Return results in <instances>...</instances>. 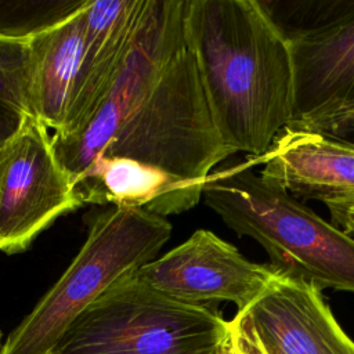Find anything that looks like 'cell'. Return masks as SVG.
Masks as SVG:
<instances>
[{
	"mask_svg": "<svg viewBox=\"0 0 354 354\" xmlns=\"http://www.w3.org/2000/svg\"><path fill=\"white\" fill-rule=\"evenodd\" d=\"M145 4L147 0H90L72 105L64 131L55 136L75 134L93 116L127 53Z\"/></svg>",
	"mask_w": 354,
	"mask_h": 354,
	"instance_id": "8fae6325",
	"label": "cell"
},
{
	"mask_svg": "<svg viewBox=\"0 0 354 354\" xmlns=\"http://www.w3.org/2000/svg\"><path fill=\"white\" fill-rule=\"evenodd\" d=\"M184 28L221 141L263 155L295 118L288 36L257 0H187Z\"/></svg>",
	"mask_w": 354,
	"mask_h": 354,
	"instance_id": "7a4b0ae2",
	"label": "cell"
},
{
	"mask_svg": "<svg viewBox=\"0 0 354 354\" xmlns=\"http://www.w3.org/2000/svg\"><path fill=\"white\" fill-rule=\"evenodd\" d=\"M8 147H10V145H8ZM7 152H8V148L0 149V178H1L3 169H4V162H6V158H7Z\"/></svg>",
	"mask_w": 354,
	"mask_h": 354,
	"instance_id": "e0dca14e",
	"label": "cell"
},
{
	"mask_svg": "<svg viewBox=\"0 0 354 354\" xmlns=\"http://www.w3.org/2000/svg\"><path fill=\"white\" fill-rule=\"evenodd\" d=\"M90 0H0V37L29 40L82 11Z\"/></svg>",
	"mask_w": 354,
	"mask_h": 354,
	"instance_id": "5bb4252c",
	"label": "cell"
},
{
	"mask_svg": "<svg viewBox=\"0 0 354 354\" xmlns=\"http://www.w3.org/2000/svg\"><path fill=\"white\" fill-rule=\"evenodd\" d=\"M202 199L227 227L259 242L277 272L354 293V239L249 163L210 174Z\"/></svg>",
	"mask_w": 354,
	"mask_h": 354,
	"instance_id": "3957f363",
	"label": "cell"
},
{
	"mask_svg": "<svg viewBox=\"0 0 354 354\" xmlns=\"http://www.w3.org/2000/svg\"><path fill=\"white\" fill-rule=\"evenodd\" d=\"M82 206L48 129L29 119L8 147L0 178V250H28L58 217Z\"/></svg>",
	"mask_w": 354,
	"mask_h": 354,
	"instance_id": "8992f818",
	"label": "cell"
},
{
	"mask_svg": "<svg viewBox=\"0 0 354 354\" xmlns=\"http://www.w3.org/2000/svg\"><path fill=\"white\" fill-rule=\"evenodd\" d=\"M185 0H147L104 98L75 134H53L73 185L100 156L126 158L167 185L174 214L202 199L212 169L231 151L213 123L185 41Z\"/></svg>",
	"mask_w": 354,
	"mask_h": 354,
	"instance_id": "6da1fadb",
	"label": "cell"
},
{
	"mask_svg": "<svg viewBox=\"0 0 354 354\" xmlns=\"http://www.w3.org/2000/svg\"><path fill=\"white\" fill-rule=\"evenodd\" d=\"M230 339L223 354H263L259 346L234 322V319H230Z\"/></svg>",
	"mask_w": 354,
	"mask_h": 354,
	"instance_id": "2e32d148",
	"label": "cell"
},
{
	"mask_svg": "<svg viewBox=\"0 0 354 354\" xmlns=\"http://www.w3.org/2000/svg\"><path fill=\"white\" fill-rule=\"evenodd\" d=\"M289 39L295 120L354 108V1Z\"/></svg>",
	"mask_w": 354,
	"mask_h": 354,
	"instance_id": "30bf717a",
	"label": "cell"
},
{
	"mask_svg": "<svg viewBox=\"0 0 354 354\" xmlns=\"http://www.w3.org/2000/svg\"><path fill=\"white\" fill-rule=\"evenodd\" d=\"M0 340H1V330H0ZM0 347H1V344H0Z\"/></svg>",
	"mask_w": 354,
	"mask_h": 354,
	"instance_id": "ac0fdd59",
	"label": "cell"
},
{
	"mask_svg": "<svg viewBox=\"0 0 354 354\" xmlns=\"http://www.w3.org/2000/svg\"><path fill=\"white\" fill-rule=\"evenodd\" d=\"M249 165L260 177L295 198L315 199L330 224L354 239V145L307 130L285 127L271 147Z\"/></svg>",
	"mask_w": 354,
	"mask_h": 354,
	"instance_id": "ba28073f",
	"label": "cell"
},
{
	"mask_svg": "<svg viewBox=\"0 0 354 354\" xmlns=\"http://www.w3.org/2000/svg\"><path fill=\"white\" fill-rule=\"evenodd\" d=\"M32 76V39L0 37V149L8 148L29 119H36Z\"/></svg>",
	"mask_w": 354,
	"mask_h": 354,
	"instance_id": "4fadbf2b",
	"label": "cell"
},
{
	"mask_svg": "<svg viewBox=\"0 0 354 354\" xmlns=\"http://www.w3.org/2000/svg\"><path fill=\"white\" fill-rule=\"evenodd\" d=\"M288 127L321 133L354 145V108L295 120Z\"/></svg>",
	"mask_w": 354,
	"mask_h": 354,
	"instance_id": "9a60e30c",
	"label": "cell"
},
{
	"mask_svg": "<svg viewBox=\"0 0 354 354\" xmlns=\"http://www.w3.org/2000/svg\"><path fill=\"white\" fill-rule=\"evenodd\" d=\"M275 274L270 264L248 260L214 232L196 230L133 275L170 299L199 306L228 301L241 311L267 288Z\"/></svg>",
	"mask_w": 354,
	"mask_h": 354,
	"instance_id": "52a82bcc",
	"label": "cell"
},
{
	"mask_svg": "<svg viewBox=\"0 0 354 354\" xmlns=\"http://www.w3.org/2000/svg\"><path fill=\"white\" fill-rule=\"evenodd\" d=\"M133 274L95 299L50 354L224 353L231 325L221 313L170 299Z\"/></svg>",
	"mask_w": 354,
	"mask_h": 354,
	"instance_id": "5b68a950",
	"label": "cell"
},
{
	"mask_svg": "<svg viewBox=\"0 0 354 354\" xmlns=\"http://www.w3.org/2000/svg\"><path fill=\"white\" fill-rule=\"evenodd\" d=\"M171 230L166 217L140 207L109 206L94 212L80 250L8 335L0 354H50L95 299L156 259Z\"/></svg>",
	"mask_w": 354,
	"mask_h": 354,
	"instance_id": "277c9868",
	"label": "cell"
},
{
	"mask_svg": "<svg viewBox=\"0 0 354 354\" xmlns=\"http://www.w3.org/2000/svg\"><path fill=\"white\" fill-rule=\"evenodd\" d=\"M86 7L32 39L33 113L54 134L64 131L72 105L83 50Z\"/></svg>",
	"mask_w": 354,
	"mask_h": 354,
	"instance_id": "7c38bea8",
	"label": "cell"
},
{
	"mask_svg": "<svg viewBox=\"0 0 354 354\" xmlns=\"http://www.w3.org/2000/svg\"><path fill=\"white\" fill-rule=\"evenodd\" d=\"M232 319L263 354H354V342L336 321L322 290L285 274L277 272Z\"/></svg>",
	"mask_w": 354,
	"mask_h": 354,
	"instance_id": "9c48e42d",
	"label": "cell"
}]
</instances>
